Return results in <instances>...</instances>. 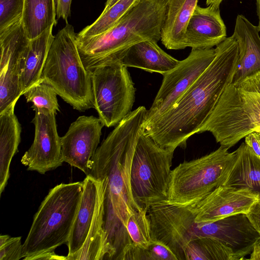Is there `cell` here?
I'll return each instance as SVG.
<instances>
[{
	"label": "cell",
	"mask_w": 260,
	"mask_h": 260,
	"mask_svg": "<svg viewBox=\"0 0 260 260\" xmlns=\"http://www.w3.org/2000/svg\"><path fill=\"white\" fill-rule=\"evenodd\" d=\"M260 30L244 16L238 15L233 35L238 41L240 60L232 84L260 72Z\"/></svg>",
	"instance_id": "obj_17"
},
{
	"label": "cell",
	"mask_w": 260,
	"mask_h": 260,
	"mask_svg": "<svg viewBox=\"0 0 260 260\" xmlns=\"http://www.w3.org/2000/svg\"><path fill=\"white\" fill-rule=\"evenodd\" d=\"M249 259L260 260V239L254 245Z\"/></svg>",
	"instance_id": "obj_36"
},
{
	"label": "cell",
	"mask_w": 260,
	"mask_h": 260,
	"mask_svg": "<svg viewBox=\"0 0 260 260\" xmlns=\"http://www.w3.org/2000/svg\"><path fill=\"white\" fill-rule=\"evenodd\" d=\"M83 182L61 183L51 188L35 214L23 244V259L55 252L67 244L79 206Z\"/></svg>",
	"instance_id": "obj_5"
},
{
	"label": "cell",
	"mask_w": 260,
	"mask_h": 260,
	"mask_svg": "<svg viewBox=\"0 0 260 260\" xmlns=\"http://www.w3.org/2000/svg\"><path fill=\"white\" fill-rule=\"evenodd\" d=\"M222 1L223 0H206V4L207 6L214 5L219 7Z\"/></svg>",
	"instance_id": "obj_38"
},
{
	"label": "cell",
	"mask_w": 260,
	"mask_h": 260,
	"mask_svg": "<svg viewBox=\"0 0 260 260\" xmlns=\"http://www.w3.org/2000/svg\"><path fill=\"white\" fill-rule=\"evenodd\" d=\"M119 0H107L105 8L102 12H106L107 10H108L111 7H112L114 4H115Z\"/></svg>",
	"instance_id": "obj_37"
},
{
	"label": "cell",
	"mask_w": 260,
	"mask_h": 260,
	"mask_svg": "<svg viewBox=\"0 0 260 260\" xmlns=\"http://www.w3.org/2000/svg\"><path fill=\"white\" fill-rule=\"evenodd\" d=\"M166 12V0H140L112 27L90 37L76 36L78 49L85 68L91 71L121 60L132 46L144 41L158 42Z\"/></svg>",
	"instance_id": "obj_3"
},
{
	"label": "cell",
	"mask_w": 260,
	"mask_h": 260,
	"mask_svg": "<svg viewBox=\"0 0 260 260\" xmlns=\"http://www.w3.org/2000/svg\"><path fill=\"white\" fill-rule=\"evenodd\" d=\"M34 110V140L22 156L21 162L28 171L45 174L61 166L64 162L61 140L57 130L56 114L45 109Z\"/></svg>",
	"instance_id": "obj_12"
},
{
	"label": "cell",
	"mask_w": 260,
	"mask_h": 260,
	"mask_svg": "<svg viewBox=\"0 0 260 260\" xmlns=\"http://www.w3.org/2000/svg\"><path fill=\"white\" fill-rule=\"evenodd\" d=\"M246 215L250 221L260 235V199L251 207Z\"/></svg>",
	"instance_id": "obj_33"
},
{
	"label": "cell",
	"mask_w": 260,
	"mask_h": 260,
	"mask_svg": "<svg viewBox=\"0 0 260 260\" xmlns=\"http://www.w3.org/2000/svg\"><path fill=\"white\" fill-rule=\"evenodd\" d=\"M104 126L99 118L92 115L79 116L72 122L60 137L64 162L87 176L89 162L98 148Z\"/></svg>",
	"instance_id": "obj_13"
},
{
	"label": "cell",
	"mask_w": 260,
	"mask_h": 260,
	"mask_svg": "<svg viewBox=\"0 0 260 260\" xmlns=\"http://www.w3.org/2000/svg\"><path fill=\"white\" fill-rule=\"evenodd\" d=\"M260 129V72L224 89L198 133H211L228 148Z\"/></svg>",
	"instance_id": "obj_4"
},
{
	"label": "cell",
	"mask_w": 260,
	"mask_h": 260,
	"mask_svg": "<svg viewBox=\"0 0 260 260\" xmlns=\"http://www.w3.org/2000/svg\"><path fill=\"white\" fill-rule=\"evenodd\" d=\"M54 0H24L21 23L27 38H37L57 23Z\"/></svg>",
	"instance_id": "obj_25"
},
{
	"label": "cell",
	"mask_w": 260,
	"mask_h": 260,
	"mask_svg": "<svg viewBox=\"0 0 260 260\" xmlns=\"http://www.w3.org/2000/svg\"><path fill=\"white\" fill-rule=\"evenodd\" d=\"M258 133L259 134V136H260V132H258Z\"/></svg>",
	"instance_id": "obj_41"
},
{
	"label": "cell",
	"mask_w": 260,
	"mask_h": 260,
	"mask_svg": "<svg viewBox=\"0 0 260 260\" xmlns=\"http://www.w3.org/2000/svg\"><path fill=\"white\" fill-rule=\"evenodd\" d=\"M121 61L126 67L139 68L162 75L176 67L180 61L167 53L157 42L152 41H142L132 46Z\"/></svg>",
	"instance_id": "obj_19"
},
{
	"label": "cell",
	"mask_w": 260,
	"mask_h": 260,
	"mask_svg": "<svg viewBox=\"0 0 260 260\" xmlns=\"http://www.w3.org/2000/svg\"><path fill=\"white\" fill-rule=\"evenodd\" d=\"M147 111L139 106L130 112L98 147L88 165L89 173L106 178L104 229L105 252L110 260H124L130 247L128 220L142 209L132 196L131 171Z\"/></svg>",
	"instance_id": "obj_1"
},
{
	"label": "cell",
	"mask_w": 260,
	"mask_h": 260,
	"mask_svg": "<svg viewBox=\"0 0 260 260\" xmlns=\"http://www.w3.org/2000/svg\"><path fill=\"white\" fill-rule=\"evenodd\" d=\"M67 260V256L59 255L55 252H44L33 257L31 260Z\"/></svg>",
	"instance_id": "obj_35"
},
{
	"label": "cell",
	"mask_w": 260,
	"mask_h": 260,
	"mask_svg": "<svg viewBox=\"0 0 260 260\" xmlns=\"http://www.w3.org/2000/svg\"><path fill=\"white\" fill-rule=\"evenodd\" d=\"M57 95L54 89L42 80L31 86L22 94L27 102L33 104V110L45 109L56 114L59 111Z\"/></svg>",
	"instance_id": "obj_28"
},
{
	"label": "cell",
	"mask_w": 260,
	"mask_h": 260,
	"mask_svg": "<svg viewBox=\"0 0 260 260\" xmlns=\"http://www.w3.org/2000/svg\"><path fill=\"white\" fill-rule=\"evenodd\" d=\"M90 176L101 180V182L95 215L84 244L74 254L67 257V260L105 259L106 239L104 229V216L106 178L96 174Z\"/></svg>",
	"instance_id": "obj_23"
},
{
	"label": "cell",
	"mask_w": 260,
	"mask_h": 260,
	"mask_svg": "<svg viewBox=\"0 0 260 260\" xmlns=\"http://www.w3.org/2000/svg\"><path fill=\"white\" fill-rule=\"evenodd\" d=\"M220 146L201 157L180 164L171 171L168 200L171 204L188 206L223 185L237 156Z\"/></svg>",
	"instance_id": "obj_7"
},
{
	"label": "cell",
	"mask_w": 260,
	"mask_h": 260,
	"mask_svg": "<svg viewBox=\"0 0 260 260\" xmlns=\"http://www.w3.org/2000/svg\"><path fill=\"white\" fill-rule=\"evenodd\" d=\"M215 55V48L191 49L185 59L163 75L161 85L151 107L147 111L144 121L171 109L210 64Z\"/></svg>",
	"instance_id": "obj_10"
},
{
	"label": "cell",
	"mask_w": 260,
	"mask_h": 260,
	"mask_svg": "<svg viewBox=\"0 0 260 260\" xmlns=\"http://www.w3.org/2000/svg\"><path fill=\"white\" fill-rule=\"evenodd\" d=\"M256 132H257V133L260 132V129H258V131H257Z\"/></svg>",
	"instance_id": "obj_40"
},
{
	"label": "cell",
	"mask_w": 260,
	"mask_h": 260,
	"mask_svg": "<svg viewBox=\"0 0 260 260\" xmlns=\"http://www.w3.org/2000/svg\"><path fill=\"white\" fill-rule=\"evenodd\" d=\"M258 197L246 189L221 185L199 201L189 205L195 221L209 223L239 214H246Z\"/></svg>",
	"instance_id": "obj_14"
},
{
	"label": "cell",
	"mask_w": 260,
	"mask_h": 260,
	"mask_svg": "<svg viewBox=\"0 0 260 260\" xmlns=\"http://www.w3.org/2000/svg\"><path fill=\"white\" fill-rule=\"evenodd\" d=\"M21 237L0 236V260H19L23 258Z\"/></svg>",
	"instance_id": "obj_31"
},
{
	"label": "cell",
	"mask_w": 260,
	"mask_h": 260,
	"mask_svg": "<svg viewBox=\"0 0 260 260\" xmlns=\"http://www.w3.org/2000/svg\"><path fill=\"white\" fill-rule=\"evenodd\" d=\"M256 11L257 14L258 18V28L260 30V0H256Z\"/></svg>",
	"instance_id": "obj_39"
},
{
	"label": "cell",
	"mask_w": 260,
	"mask_h": 260,
	"mask_svg": "<svg viewBox=\"0 0 260 260\" xmlns=\"http://www.w3.org/2000/svg\"><path fill=\"white\" fill-rule=\"evenodd\" d=\"M226 38V27L220 13L219 7L197 6L186 27L183 49H205L216 46Z\"/></svg>",
	"instance_id": "obj_16"
},
{
	"label": "cell",
	"mask_w": 260,
	"mask_h": 260,
	"mask_svg": "<svg viewBox=\"0 0 260 260\" xmlns=\"http://www.w3.org/2000/svg\"><path fill=\"white\" fill-rule=\"evenodd\" d=\"M41 80L74 109L83 111L93 108L91 71L82 62L76 34L68 23L54 36Z\"/></svg>",
	"instance_id": "obj_6"
},
{
	"label": "cell",
	"mask_w": 260,
	"mask_h": 260,
	"mask_svg": "<svg viewBox=\"0 0 260 260\" xmlns=\"http://www.w3.org/2000/svg\"><path fill=\"white\" fill-rule=\"evenodd\" d=\"M29 42L21 19L0 33V113L16 105L21 96L20 79Z\"/></svg>",
	"instance_id": "obj_11"
},
{
	"label": "cell",
	"mask_w": 260,
	"mask_h": 260,
	"mask_svg": "<svg viewBox=\"0 0 260 260\" xmlns=\"http://www.w3.org/2000/svg\"><path fill=\"white\" fill-rule=\"evenodd\" d=\"M12 105L0 113V194L10 177V166L21 141V125Z\"/></svg>",
	"instance_id": "obj_22"
},
{
	"label": "cell",
	"mask_w": 260,
	"mask_h": 260,
	"mask_svg": "<svg viewBox=\"0 0 260 260\" xmlns=\"http://www.w3.org/2000/svg\"><path fill=\"white\" fill-rule=\"evenodd\" d=\"M215 56L205 71L169 110L148 121L142 131L164 148H185L199 131L225 88L232 82L240 60L239 43L234 35L215 48Z\"/></svg>",
	"instance_id": "obj_2"
},
{
	"label": "cell",
	"mask_w": 260,
	"mask_h": 260,
	"mask_svg": "<svg viewBox=\"0 0 260 260\" xmlns=\"http://www.w3.org/2000/svg\"><path fill=\"white\" fill-rule=\"evenodd\" d=\"M245 143L253 152L260 158V136L257 132H254L245 137Z\"/></svg>",
	"instance_id": "obj_34"
},
{
	"label": "cell",
	"mask_w": 260,
	"mask_h": 260,
	"mask_svg": "<svg viewBox=\"0 0 260 260\" xmlns=\"http://www.w3.org/2000/svg\"><path fill=\"white\" fill-rule=\"evenodd\" d=\"M53 26L30 40L24 68L20 79L21 94L41 80L42 73L54 39Z\"/></svg>",
	"instance_id": "obj_24"
},
{
	"label": "cell",
	"mask_w": 260,
	"mask_h": 260,
	"mask_svg": "<svg viewBox=\"0 0 260 260\" xmlns=\"http://www.w3.org/2000/svg\"><path fill=\"white\" fill-rule=\"evenodd\" d=\"M72 0H54L57 19L62 18L68 23Z\"/></svg>",
	"instance_id": "obj_32"
},
{
	"label": "cell",
	"mask_w": 260,
	"mask_h": 260,
	"mask_svg": "<svg viewBox=\"0 0 260 260\" xmlns=\"http://www.w3.org/2000/svg\"><path fill=\"white\" fill-rule=\"evenodd\" d=\"M126 260H178L172 251L162 243L153 240L146 248H135Z\"/></svg>",
	"instance_id": "obj_29"
},
{
	"label": "cell",
	"mask_w": 260,
	"mask_h": 260,
	"mask_svg": "<svg viewBox=\"0 0 260 260\" xmlns=\"http://www.w3.org/2000/svg\"><path fill=\"white\" fill-rule=\"evenodd\" d=\"M236 151V159L223 185L246 189L260 199V158L245 142Z\"/></svg>",
	"instance_id": "obj_21"
},
{
	"label": "cell",
	"mask_w": 260,
	"mask_h": 260,
	"mask_svg": "<svg viewBox=\"0 0 260 260\" xmlns=\"http://www.w3.org/2000/svg\"><path fill=\"white\" fill-rule=\"evenodd\" d=\"M140 0H119L105 12H102L91 24L80 31L77 37H90L102 34L112 27Z\"/></svg>",
	"instance_id": "obj_26"
},
{
	"label": "cell",
	"mask_w": 260,
	"mask_h": 260,
	"mask_svg": "<svg viewBox=\"0 0 260 260\" xmlns=\"http://www.w3.org/2000/svg\"><path fill=\"white\" fill-rule=\"evenodd\" d=\"M199 0H166L160 41L170 50L183 49L186 27Z\"/></svg>",
	"instance_id": "obj_20"
},
{
	"label": "cell",
	"mask_w": 260,
	"mask_h": 260,
	"mask_svg": "<svg viewBox=\"0 0 260 260\" xmlns=\"http://www.w3.org/2000/svg\"><path fill=\"white\" fill-rule=\"evenodd\" d=\"M91 71L93 105L104 126H116L130 112L136 88L121 60L110 62Z\"/></svg>",
	"instance_id": "obj_9"
},
{
	"label": "cell",
	"mask_w": 260,
	"mask_h": 260,
	"mask_svg": "<svg viewBox=\"0 0 260 260\" xmlns=\"http://www.w3.org/2000/svg\"><path fill=\"white\" fill-rule=\"evenodd\" d=\"M205 237L215 239L230 248L236 260L244 259L260 239V235L245 213L206 223Z\"/></svg>",
	"instance_id": "obj_15"
},
{
	"label": "cell",
	"mask_w": 260,
	"mask_h": 260,
	"mask_svg": "<svg viewBox=\"0 0 260 260\" xmlns=\"http://www.w3.org/2000/svg\"><path fill=\"white\" fill-rule=\"evenodd\" d=\"M83 182L82 194L67 244L68 247L67 257L74 254L84 244L93 220L98 203L101 180L87 175Z\"/></svg>",
	"instance_id": "obj_18"
},
{
	"label": "cell",
	"mask_w": 260,
	"mask_h": 260,
	"mask_svg": "<svg viewBox=\"0 0 260 260\" xmlns=\"http://www.w3.org/2000/svg\"><path fill=\"white\" fill-rule=\"evenodd\" d=\"M174 152L158 145L142 130L131 171L132 196L141 208L168 200Z\"/></svg>",
	"instance_id": "obj_8"
},
{
	"label": "cell",
	"mask_w": 260,
	"mask_h": 260,
	"mask_svg": "<svg viewBox=\"0 0 260 260\" xmlns=\"http://www.w3.org/2000/svg\"><path fill=\"white\" fill-rule=\"evenodd\" d=\"M148 208H144L135 212L128 219L126 231L130 243L129 253L135 248H146L153 241L150 221L148 216Z\"/></svg>",
	"instance_id": "obj_27"
},
{
	"label": "cell",
	"mask_w": 260,
	"mask_h": 260,
	"mask_svg": "<svg viewBox=\"0 0 260 260\" xmlns=\"http://www.w3.org/2000/svg\"><path fill=\"white\" fill-rule=\"evenodd\" d=\"M24 0H0V33L21 20Z\"/></svg>",
	"instance_id": "obj_30"
}]
</instances>
